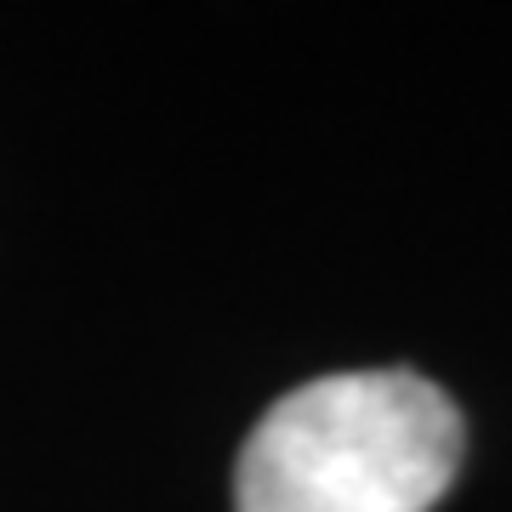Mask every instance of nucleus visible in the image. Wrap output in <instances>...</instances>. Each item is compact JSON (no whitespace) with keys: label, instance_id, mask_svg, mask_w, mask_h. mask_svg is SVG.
<instances>
[{"label":"nucleus","instance_id":"nucleus-1","mask_svg":"<svg viewBox=\"0 0 512 512\" xmlns=\"http://www.w3.org/2000/svg\"><path fill=\"white\" fill-rule=\"evenodd\" d=\"M461 467V416L416 370L291 387L239 450V512H427Z\"/></svg>","mask_w":512,"mask_h":512}]
</instances>
